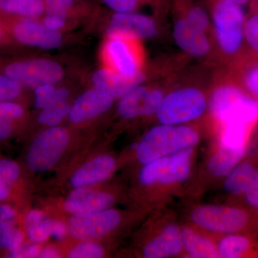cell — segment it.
<instances>
[{"instance_id": "cell-1", "label": "cell", "mask_w": 258, "mask_h": 258, "mask_svg": "<svg viewBox=\"0 0 258 258\" xmlns=\"http://www.w3.org/2000/svg\"><path fill=\"white\" fill-rule=\"evenodd\" d=\"M198 134L184 125L162 124L151 129L139 143L137 157L146 164L191 148L198 143Z\"/></svg>"}, {"instance_id": "cell-2", "label": "cell", "mask_w": 258, "mask_h": 258, "mask_svg": "<svg viewBox=\"0 0 258 258\" xmlns=\"http://www.w3.org/2000/svg\"><path fill=\"white\" fill-rule=\"evenodd\" d=\"M210 110L222 125L243 123L252 126L258 120V99L237 86H222L212 95Z\"/></svg>"}, {"instance_id": "cell-3", "label": "cell", "mask_w": 258, "mask_h": 258, "mask_svg": "<svg viewBox=\"0 0 258 258\" xmlns=\"http://www.w3.org/2000/svg\"><path fill=\"white\" fill-rule=\"evenodd\" d=\"M213 21L222 52L228 55L238 53L244 42L246 18L242 5L230 0H215Z\"/></svg>"}, {"instance_id": "cell-4", "label": "cell", "mask_w": 258, "mask_h": 258, "mask_svg": "<svg viewBox=\"0 0 258 258\" xmlns=\"http://www.w3.org/2000/svg\"><path fill=\"white\" fill-rule=\"evenodd\" d=\"M206 106V98L202 91L184 88L164 97L157 113L158 119L162 124H181L198 118Z\"/></svg>"}, {"instance_id": "cell-5", "label": "cell", "mask_w": 258, "mask_h": 258, "mask_svg": "<svg viewBox=\"0 0 258 258\" xmlns=\"http://www.w3.org/2000/svg\"><path fill=\"white\" fill-rule=\"evenodd\" d=\"M69 143L67 130L53 126L37 136L27 152V166L33 172H44L55 165Z\"/></svg>"}, {"instance_id": "cell-6", "label": "cell", "mask_w": 258, "mask_h": 258, "mask_svg": "<svg viewBox=\"0 0 258 258\" xmlns=\"http://www.w3.org/2000/svg\"><path fill=\"white\" fill-rule=\"evenodd\" d=\"M1 74L15 80L23 87L36 88L55 84L63 78V70L55 61L44 59L16 60L3 64Z\"/></svg>"}, {"instance_id": "cell-7", "label": "cell", "mask_w": 258, "mask_h": 258, "mask_svg": "<svg viewBox=\"0 0 258 258\" xmlns=\"http://www.w3.org/2000/svg\"><path fill=\"white\" fill-rule=\"evenodd\" d=\"M192 149L159 158L146 164L139 174V180L144 185L167 184L181 182L190 174Z\"/></svg>"}, {"instance_id": "cell-8", "label": "cell", "mask_w": 258, "mask_h": 258, "mask_svg": "<svg viewBox=\"0 0 258 258\" xmlns=\"http://www.w3.org/2000/svg\"><path fill=\"white\" fill-rule=\"evenodd\" d=\"M120 221V214L109 209L93 213L73 215L68 222V231L76 240L94 241L112 232Z\"/></svg>"}, {"instance_id": "cell-9", "label": "cell", "mask_w": 258, "mask_h": 258, "mask_svg": "<svg viewBox=\"0 0 258 258\" xmlns=\"http://www.w3.org/2000/svg\"><path fill=\"white\" fill-rule=\"evenodd\" d=\"M191 219L197 225L222 233H235L247 225L248 217L243 210L225 206H201L195 209Z\"/></svg>"}, {"instance_id": "cell-10", "label": "cell", "mask_w": 258, "mask_h": 258, "mask_svg": "<svg viewBox=\"0 0 258 258\" xmlns=\"http://www.w3.org/2000/svg\"><path fill=\"white\" fill-rule=\"evenodd\" d=\"M16 18L10 22L8 28L13 38L23 45L45 50L57 48L62 44V36L35 19Z\"/></svg>"}, {"instance_id": "cell-11", "label": "cell", "mask_w": 258, "mask_h": 258, "mask_svg": "<svg viewBox=\"0 0 258 258\" xmlns=\"http://www.w3.org/2000/svg\"><path fill=\"white\" fill-rule=\"evenodd\" d=\"M157 27L152 19L137 13H115L107 28L109 37L147 39L157 35Z\"/></svg>"}, {"instance_id": "cell-12", "label": "cell", "mask_w": 258, "mask_h": 258, "mask_svg": "<svg viewBox=\"0 0 258 258\" xmlns=\"http://www.w3.org/2000/svg\"><path fill=\"white\" fill-rule=\"evenodd\" d=\"M163 98V93L159 90L149 91L139 86L122 97L118 103V114L127 119L154 114L157 113Z\"/></svg>"}, {"instance_id": "cell-13", "label": "cell", "mask_w": 258, "mask_h": 258, "mask_svg": "<svg viewBox=\"0 0 258 258\" xmlns=\"http://www.w3.org/2000/svg\"><path fill=\"white\" fill-rule=\"evenodd\" d=\"M113 97L95 88L76 98L70 107L69 118L73 123H81L93 119L108 111L113 103Z\"/></svg>"}, {"instance_id": "cell-14", "label": "cell", "mask_w": 258, "mask_h": 258, "mask_svg": "<svg viewBox=\"0 0 258 258\" xmlns=\"http://www.w3.org/2000/svg\"><path fill=\"white\" fill-rule=\"evenodd\" d=\"M145 81V76L137 72L133 75H125L111 71L101 69L97 71L92 76L95 88L109 94L113 98H121L134 88L140 86Z\"/></svg>"}, {"instance_id": "cell-15", "label": "cell", "mask_w": 258, "mask_h": 258, "mask_svg": "<svg viewBox=\"0 0 258 258\" xmlns=\"http://www.w3.org/2000/svg\"><path fill=\"white\" fill-rule=\"evenodd\" d=\"M114 203L110 194L103 191L76 188L64 203V208L72 215H83L107 210Z\"/></svg>"}, {"instance_id": "cell-16", "label": "cell", "mask_w": 258, "mask_h": 258, "mask_svg": "<svg viewBox=\"0 0 258 258\" xmlns=\"http://www.w3.org/2000/svg\"><path fill=\"white\" fill-rule=\"evenodd\" d=\"M115 161L108 155H102L79 168L71 177L75 188L84 187L108 179L115 170Z\"/></svg>"}, {"instance_id": "cell-17", "label": "cell", "mask_w": 258, "mask_h": 258, "mask_svg": "<svg viewBox=\"0 0 258 258\" xmlns=\"http://www.w3.org/2000/svg\"><path fill=\"white\" fill-rule=\"evenodd\" d=\"M25 236L16 209L9 204H0V249L8 252L17 248L23 243Z\"/></svg>"}, {"instance_id": "cell-18", "label": "cell", "mask_w": 258, "mask_h": 258, "mask_svg": "<svg viewBox=\"0 0 258 258\" xmlns=\"http://www.w3.org/2000/svg\"><path fill=\"white\" fill-rule=\"evenodd\" d=\"M174 37L178 46L189 55L200 57L210 50L205 32L195 28L185 18H180L174 25Z\"/></svg>"}, {"instance_id": "cell-19", "label": "cell", "mask_w": 258, "mask_h": 258, "mask_svg": "<svg viewBox=\"0 0 258 258\" xmlns=\"http://www.w3.org/2000/svg\"><path fill=\"white\" fill-rule=\"evenodd\" d=\"M181 232L175 225L166 227L160 235L146 246L144 257L165 258L180 253L182 249Z\"/></svg>"}, {"instance_id": "cell-20", "label": "cell", "mask_w": 258, "mask_h": 258, "mask_svg": "<svg viewBox=\"0 0 258 258\" xmlns=\"http://www.w3.org/2000/svg\"><path fill=\"white\" fill-rule=\"evenodd\" d=\"M124 39L110 37L106 45L107 55L117 72L133 75L139 72L137 60Z\"/></svg>"}, {"instance_id": "cell-21", "label": "cell", "mask_w": 258, "mask_h": 258, "mask_svg": "<svg viewBox=\"0 0 258 258\" xmlns=\"http://www.w3.org/2000/svg\"><path fill=\"white\" fill-rule=\"evenodd\" d=\"M256 169L248 162L242 163L236 166L227 174L224 183L226 191L233 195H242L252 191L255 183Z\"/></svg>"}, {"instance_id": "cell-22", "label": "cell", "mask_w": 258, "mask_h": 258, "mask_svg": "<svg viewBox=\"0 0 258 258\" xmlns=\"http://www.w3.org/2000/svg\"><path fill=\"white\" fill-rule=\"evenodd\" d=\"M69 97V91L66 88L55 89L50 103L42 108L39 114V122L47 126H57L69 115L71 107L68 103Z\"/></svg>"}, {"instance_id": "cell-23", "label": "cell", "mask_w": 258, "mask_h": 258, "mask_svg": "<svg viewBox=\"0 0 258 258\" xmlns=\"http://www.w3.org/2000/svg\"><path fill=\"white\" fill-rule=\"evenodd\" d=\"M245 153L243 149H230L221 147L208 162V170L215 176H227L236 166Z\"/></svg>"}, {"instance_id": "cell-24", "label": "cell", "mask_w": 258, "mask_h": 258, "mask_svg": "<svg viewBox=\"0 0 258 258\" xmlns=\"http://www.w3.org/2000/svg\"><path fill=\"white\" fill-rule=\"evenodd\" d=\"M21 177V168L17 161L0 159V204L13 198Z\"/></svg>"}, {"instance_id": "cell-25", "label": "cell", "mask_w": 258, "mask_h": 258, "mask_svg": "<svg viewBox=\"0 0 258 258\" xmlns=\"http://www.w3.org/2000/svg\"><path fill=\"white\" fill-rule=\"evenodd\" d=\"M50 219L37 210L27 212L23 220L25 235L30 242L40 244L48 240L50 237Z\"/></svg>"}, {"instance_id": "cell-26", "label": "cell", "mask_w": 258, "mask_h": 258, "mask_svg": "<svg viewBox=\"0 0 258 258\" xmlns=\"http://www.w3.org/2000/svg\"><path fill=\"white\" fill-rule=\"evenodd\" d=\"M45 11L44 0H3L0 13L17 18H38Z\"/></svg>"}, {"instance_id": "cell-27", "label": "cell", "mask_w": 258, "mask_h": 258, "mask_svg": "<svg viewBox=\"0 0 258 258\" xmlns=\"http://www.w3.org/2000/svg\"><path fill=\"white\" fill-rule=\"evenodd\" d=\"M183 247L193 257H220L218 250L210 241L199 235L189 229H184L181 232Z\"/></svg>"}, {"instance_id": "cell-28", "label": "cell", "mask_w": 258, "mask_h": 258, "mask_svg": "<svg viewBox=\"0 0 258 258\" xmlns=\"http://www.w3.org/2000/svg\"><path fill=\"white\" fill-rule=\"evenodd\" d=\"M222 125L221 147L235 149L245 148L251 125L243 123H227Z\"/></svg>"}, {"instance_id": "cell-29", "label": "cell", "mask_w": 258, "mask_h": 258, "mask_svg": "<svg viewBox=\"0 0 258 258\" xmlns=\"http://www.w3.org/2000/svg\"><path fill=\"white\" fill-rule=\"evenodd\" d=\"M249 239L244 236L230 235L224 237L219 243L220 257L237 258L242 257L250 248Z\"/></svg>"}, {"instance_id": "cell-30", "label": "cell", "mask_w": 258, "mask_h": 258, "mask_svg": "<svg viewBox=\"0 0 258 258\" xmlns=\"http://www.w3.org/2000/svg\"><path fill=\"white\" fill-rule=\"evenodd\" d=\"M23 91L21 84L0 73V101H16Z\"/></svg>"}, {"instance_id": "cell-31", "label": "cell", "mask_w": 258, "mask_h": 258, "mask_svg": "<svg viewBox=\"0 0 258 258\" xmlns=\"http://www.w3.org/2000/svg\"><path fill=\"white\" fill-rule=\"evenodd\" d=\"M104 254L102 246L93 241H86L78 244L69 253L70 258H100Z\"/></svg>"}, {"instance_id": "cell-32", "label": "cell", "mask_w": 258, "mask_h": 258, "mask_svg": "<svg viewBox=\"0 0 258 258\" xmlns=\"http://www.w3.org/2000/svg\"><path fill=\"white\" fill-rule=\"evenodd\" d=\"M184 18L195 28L206 33L210 25V19L203 8L195 5L189 6L186 10Z\"/></svg>"}, {"instance_id": "cell-33", "label": "cell", "mask_w": 258, "mask_h": 258, "mask_svg": "<svg viewBox=\"0 0 258 258\" xmlns=\"http://www.w3.org/2000/svg\"><path fill=\"white\" fill-rule=\"evenodd\" d=\"M244 42L251 50L258 54V13H254L246 19Z\"/></svg>"}, {"instance_id": "cell-34", "label": "cell", "mask_w": 258, "mask_h": 258, "mask_svg": "<svg viewBox=\"0 0 258 258\" xmlns=\"http://www.w3.org/2000/svg\"><path fill=\"white\" fill-rule=\"evenodd\" d=\"M25 115V109L16 101H0V118L10 120L18 121Z\"/></svg>"}, {"instance_id": "cell-35", "label": "cell", "mask_w": 258, "mask_h": 258, "mask_svg": "<svg viewBox=\"0 0 258 258\" xmlns=\"http://www.w3.org/2000/svg\"><path fill=\"white\" fill-rule=\"evenodd\" d=\"M44 3L47 15L66 18L74 6V0H44Z\"/></svg>"}, {"instance_id": "cell-36", "label": "cell", "mask_w": 258, "mask_h": 258, "mask_svg": "<svg viewBox=\"0 0 258 258\" xmlns=\"http://www.w3.org/2000/svg\"><path fill=\"white\" fill-rule=\"evenodd\" d=\"M242 80L247 92L258 99V62L246 69Z\"/></svg>"}, {"instance_id": "cell-37", "label": "cell", "mask_w": 258, "mask_h": 258, "mask_svg": "<svg viewBox=\"0 0 258 258\" xmlns=\"http://www.w3.org/2000/svg\"><path fill=\"white\" fill-rule=\"evenodd\" d=\"M40 247L38 244L30 242V243H22L17 248L7 252L8 257L12 258H30L38 257L40 254Z\"/></svg>"}, {"instance_id": "cell-38", "label": "cell", "mask_w": 258, "mask_h": 258, "mask_svg": "<svg viewBox=\"0 0 258 258\" xmlns=\"http://www.w3.org/2000/svg\"><path fill=\"white\" fill-rule=\"evenodd\" d=\"M53 84H44L35 88V104L39 109H42L50 103L55 93Z\"/></svg>"}, {"instance_id": "cell-39", "label": "cell", "mask_w": 258, "mask_h": 258, "mask_svg": "<svg viewBox=\"0 0 258 258\" xmlns=\"http://www.w3.org/2000/svg\"><path fill=\"white\" fill-rule=\"evenodd\" d=\"M115 13H133L144 0H103Z\"/></svg>"}, {"instance_id": "cell-40", "label": "cell", "mask_w": 258, "mask_h": 258, "mask_svg": "<svg viewBox=\"0 0 258 258\" xmlns=\"http://www.w3.org/2000/svg\"><path fill=\"white\" fill-rule=\"evenodd\" d=\"M67 225H64L63 222L58 220H51L50 221V236L54 237L56 240H62L67 235Z\"/></svg>"}, {"instance_id": "cell-41", "label": "cell", "mask_w": 258, "mask_h": 258, "mask_svg": "<svg viewBox=\"0 0 258 258\" xmlns=\"http://www.w3.org/2000/svg\"><path fill=\"white\" fill-rule=\"evenodd\" d=\"M66 21V18H62V17L45 14L43 24L50 30L58 31L61 28H63Z\"/></svg>"}, {"instance_id": "cell-42", "label": "cell", "mask_w": 258, "mask_h": 258, "mask_svg": "<svg viewBox=\"0 0 258 258\" xmlns=\"http://www.w3.org/2000/svg\"><path fill=\"white\" fill-rule=\"evenodd\" d=\"M15 123L0 118V142L8 140L14 134Z\"/></svg>"}, {"instance_id": "cell-43", "label": "cell", "mask_w": 258, "mask_h": 258, "mask_svg": "<svg viewBox=\"0 0 258 258\" xmlns=\"http://www.w3.org/2000/svg\"><path fill=\"white\" fill-rule=\"evenodd\" d=\"M245 200L251 207L258 211V189L246 193Z\"/></svg>"}, {"instance_id": "cell-44", "label": "cell", "mask_w": 258, "mask_h": 258, "mask_svg": "<svg viewBox=\"0 0 258 258\" xmlns=\"http://www.w3.org/2000/svg\"><path fill=\"white\" fill-rule=\"evenodd\" d=\"M38 257L40 258H55L60 257V254L57 249L52 247H45L43 249H41Z\"/></svg>"}, {"instance_id": "cell-45", "label": "cell", "mask_w": 258, "mask_h": 258, "mask_svg": "<svg viewBox=\"0 0 258 258\" xmlns=\"http://www.w3.org/2000/svg\"><path fill=\"white\" fill-rule=\"evenodd\" d=\"M249 2L252 5L254 13H258V0H249Z\"/></svg>"}, {"instance_id": "cell-46", "label": "cell", "mask_w": 258, "mask_h": 258, "mask_svg": "<svg viewBox=\"0 0 258 258\" xmlns=\"http://www.w3.org/2000/svg\"><path fill=\"white\" fill-rule=\"evenodd\" d=\"M230 1L237 3V4L242 5H242L247 4V3H249V0H230Z\"/></svg>"}, {"instance_id": "cell-47", "label": "cell", "mask_w": 258, "mask_h": 258, "mask_svg": "<svg viewBox=\"0 0 258 258\" xmlns=\"http://www.w3.org/2000/svg\"><path fill=\"white\" fill-rule=\"evenodd\" d=\"M258 189V169L256 170L255 183H254V190Z\"/></svg>"}, {"instance_id": "cell-48", "label": "cell", "mask_w": 258, "mask_h": 258, "mask_svg": "<svg viewBox=\"0 0 258 258\" xmlns=\"http://www.w3.org/2000/svg\"><path fill=\"white\" fill-rule=\"evenodd\" d=\"M0 1H3V0H0Z\"/></svg>"}]
</instances>
